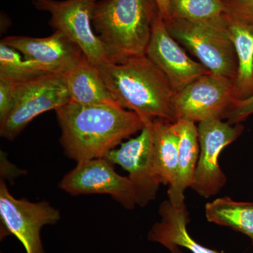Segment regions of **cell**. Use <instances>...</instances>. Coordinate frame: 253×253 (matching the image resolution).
<instances>
[{
	"mask_svg": "<svg viewBox=\"0 0 253 253\" xmlns=\"http://www.w3.org/2000/svg\"><path fill=\"white\" fill-rule=\"evenodd\" d=\"M55 111L63 152L77 163L105 158L145 126L138 115L117 104L82 105L70 101Z\"/></svg>",
	"mask_w": 253,
	"mask_h": 253,
	"instance_id": "1",
	"label": "cell"
},
{
	"mask_svg": "<svg viewBox=\"0 0 253 253\" xmlns=\"http://www.w3.org/2000/svg\"><path fill=\"white\" fill-rule=\"evenodd\" d=\"M97 68L113 100L135 113L145 125L158 119L175 122V91L164 73L147 56L121 62L106 61Z\"/></svg>",
	"mask_w": 253,
	"mask_h": 253,
	"instance_id": "2",
	"label": "cell"
},
{
	"mask_svg": "<svg viewBox=\"0 0 253 253\" xmlns=\"http://www.w3.org/2000/svg\"><path fill=\"white\" fill-rule=\"evenodd\" d=\"M158 15L155 0H98L91 23L107 61L121 62L146 56Z\"/></svg>",
	"mask_w": 253,
	"mask_h": 253,
	"instance_id": "3",
	"label": "cell"
},
{
	"mask_svg": "<svg viewBox=\"0 0 253 253\" xmlns=\"http://www.w3.org/2000/svg\"><path fill=\"white\" fill-rule=\"evenodd\" d=\"M165 23L172 38L185 46L211 73L234 82L237 74V56L228 21L211 24L171 18Z\"/></svg>",
	"mask_w": 253,
	"mask_h": 253,
	"instance_id": "4",
	"label": "cell"
},
{
	"mask_svg": "<svg viewBox=\"0 0 253 253\" xmlns=\"http://www.w3.org/2000/svg\"><path fill=\"white\" fill-rule=\"evenodd\" d=\"M71 101L64 75L48 74L16 83L14 109L0 123V135L13 141L38 116L60 109Z\"/></svg>",
	"mask_w": 253,
	"mask_h": 253,
	"instance_id": "5",
	"label": "cell"
},
{
	"mask_svg": "<svg viewBox=\"0 0 253 253\" xmlns=\"http://www.w3.org/2000/svg\"><path fill=\"white\" fill-rule=\"evenodd\" d=\"M60 219V211L49 203L16 199L4 181H0L1 239L13 235L22 244L26 253H44L41 237L42 228L54 225Z\"/></svg>",
	"mask_w": 253,
	"mask_h": 253,
	"instance_id": "6",
	"label": "cell"
},
{
	"mask_svg": "<svg viewBox=\"0 0 253 253\" xmlns=\"http://www.w3.org/2000/svg\"><path fill=\"white\" fill-rule=\"evenodd\" d=\"M234 82L208 73L180 90L173 100L174 121L201 123L225 119L235 98Z\"/></svg>",
	"mask_w": 253,
	"mask_h": 253,
	"instance_id": "7",
	"label": "cell"
},
{
	"mask_svg": "<svg viewBox=\"0 0 253 253\" xmlns=\"http://www.w3.org/2000/svg\"><path fill=\"white\" fill-rule=\"evenodd\" d=\"M98 0H33L36 9L50 14L49 26L76 43L89 62L99 66L107 61L106 51L91 23Z\"/></svg>",
	"mask_w": 253,
	"mask_h": 253,
	"instance_id": "8",
	"label": "cell"
},
{
	"mask_svg": "<svg viewBox=\"0 0 253 253\" xmlns=\"http://www.w3.org/2000/svg\"><path fill=\"white\" fill-rule=\"evenodd\" d=\"M60 189L72 196L109 195L127 210L138 205L134 184L128 176L120 175L106 158H94L77 163L59 184Z\"/></svg>",
	"mask_w": 253,
	"mask_h": 253,
	"instance_id": "9",
	"label": "cell"
},
{
	"mask_svg": "<svg viewBox=\"0 0 253 253\" xmlns=\"http://www.w3.org/2000/svg\"><path fill=\"white\" fill-rule=\"evenodd\" d=\"M200 154L194 183L191 188L205 199L217 195L226 177L219 165L221 151L244 131L242 125H231L215 119L199 123Z\"/></svg>",
	"mask_w": 253,
	"mask_h": 253,
	"instance_id": "10",
	"label": "cell"
},
{
	"mask_svg": "<svg viewBox=\"0 0 253 253\" xmlns=\"http://www.w3.org/2000/svg\"><path fill=\"white\" fill-rule=\"evenodd\" d=\"M153 135L154 121L145 125L139 135L123 142L104 158L128 172V177L135 188L138 205L141 207L156 199L161 184L155 169Z\"/></svg>",
	"mask_w": 253,
	"mask_h": 253,
	"instance_id": "11",
	"label": "cell"
},
{
	"mask_svg": "<svg viewBox=\"0 0 253 253\" xmlns=\"http://www.w3.org/2000/svg\"><path fill=\"white\" fill-rule=\"evenodd\" d=\"M146 56L167 77L174 91L211 71L186 54L169 34L161 15L155 20Z\"/></svg>",
	"mask_w": 253,
	"mask_h": 253,
	"instance_id": "12",
	"label": "cell"
},
{
	"mask_svg": "<svg viewBox=\"0 0 253 253\" xmlns=\"http://www.w3.org/2000/svg\"><path fill=\"white\" fill-rule=\"evenodd\" d=\"M1 42L41 65L49 74L66 75L86 57L76 43L59 31L46 38L6 37Z\"/></svg>",
	"mask_w": 253,
	"mask_h": 253,
	"instance_id": "13",
	"label": "cell"
},
{
	"mask_svg": "<svg viewBox=\"0 0 253 253\" xmlns=\"http://www.w3.org/2000/svg\"><path fill=\"white\" fill-rule=\"evenodd\" d=\"M161 221L151 228L148 239L158 243L170 251L181 253L180 248L189 250L192 253H219L208 249L195 241L187 230L189 214L185 206L176 208L169 200L163 201L160 206Z\"/></svg>",
	"mask_w": 253,
	"mask_h": 253,
	"instance_id": "14",
	"label": "cell"
},
{
	"mask_svg": "<svg viewBox=\"0 0 253 253\" xmlns=\"http://www.w3.org/2000/svg\"><path fill=\"white\" fill-rule=\"evenodd\" d=\"M179 135L177 170L174 183L169 186L168 200L176 208L185 206L184 192L194 183L199 161V131L196 123L179 120L174 123Z\"/></svg>",
	"mask_w": 253,
	"mask_h": 253,
	"instance_id": "15",
	"label": "cell"
},
{
	"mask_svg": "<svg viewBox=\"0 0 253 253\" xmlns=\"http://www.w3.org/2000/svg\"><path fill=\"white\" fill-rule=\"evenodd\" d=\"M64 76L72 102L82 105L117 104L108 90L97 66L86 57Z\"/></svg>",
	"mask_w": 253,
	"mask_h": 253,
	"instance_id": "16",
	"label": "cell"
},
{
	"mask_svg": "<svg viewBox=\"0 0 253 253\" xmlns=\"http://www.w3.org/2000/svg\"><path fill=\"white\" fill-rule=\"evenodd\" d=\"M228 28L238 61L234 98L247 99L253 95V27L228 16Z\"/></svg>",
	"mask_w": 253,
	"mask_h": 253,
	"instance_id": "17",
	"label": "cell"
},
{
	"mask_svg": "<svg viewBox=\"0 0 253 253\" xmlns=\"http://www.w3.org/2000/svg\"><path fill=\"white\" fill-rule=\"evenodd\" d=\"M178 151L179 135L174 123L155 120L153 156L156 174L164 185H172L175 180Z\"/></svg>",
	"mask_w": 253,
	"mask_h": 253,
	"instance_id": "18",
	"label": "cell"
},
{
	"mask_svg": "<svg viewBox=\"0 0 253 253\" xmlns=\"http://www.w3.org/2000/svg\"><path fill=\"white\" fill-rule=\"evenodd\" d=\"M205 211L208 221L242 233L251 240L253 246V203L219 198L208 203Z\"/></svg>",
	"mask_w": 253,
	"mask_h": 253,
	"instance_id": "19",
	"label": "cell"
},
{
	"mask_svg": "<svg viewBox=\"0 0 253 253\" xmlns=\"http://www.w3.org/2000/svg\"><path fill=\"white\" fill-rule=\"evenodd\" d=\"M169 6L171 18L211 24H220L228 21L223 0H169Z\"/></svg>",
	"mask_w": 253,
	"mask_h": 253,
	"instance_id": "20",
	"label": "cell"
},
{
	"mask_svg": "<svg viewBox=\"0 0 253 253\" xmlns=\"http://www.w3.org/2000/svg\"><path fill=\"white\" fill-rule=\"evenodd\" d=\"M48 74L41 65L25 59L17 50L0 42V78L22 83Z\"/></svg>",
	"mask_w": 253,
	"mask_h": 253,
	"instance_id": "21",
	"label": "cell"
},
{
	"mask_svg": "<svg viewBox=\"0 0 253 253\" xmlns=\"http://www.w3.org/2000/svg\"><path fill=\"white\" fill-rule=\"evenodd\" d=\"M227 15L253 27V0H223Z\"/></svg>",
	"mask_w": 253,
	"mask_h": 253,
	"instance_id": "22",
	"label": "cell"
},
{
	"mask_svg": "<svg viewBox=\"0 0 253 253\" xmlns=\"http://www.w3.org/2000/svg\"><path fill=\"white\" fill-rule=\"evenodd\" d=\"M16 83L0 78V123L11 112L16 101Z\"/></svg>",
	"mask_w": 253,
	"mask_h": 253,
	"instance_id": "23",
	"label": "cell"
},
{
	"mask_svg": "<svg viewBox=\"0 0 253 253\" xmlns=\"http://www.w3.org/2000/svg\"><path fill=\"white\" fill-rule=\"evenodd\" d=\"M253 114V95L247 99L234 100L226 119L231 125L239 124Z\"/></svg>",
	"mask_w": 253,
	"mask_h": 253,
	"instance_id": "24",
	"label": "cell"
},
{
	"mask_svg": "<svg viewBox=\"0 0 253 253\" xmlns=\"http://www.w3.org/2000/svg\"><path fill=\"white\" fill-rule=\"evenodd\" d=\"M157 4L158 12L164 21H168L171 18L169 0H155Z\"/></svg>",
	"mask_w": 253,
	"mask_h": 253,
	"instance_id": "25",
	"label": "cell"
}]
</instances>
